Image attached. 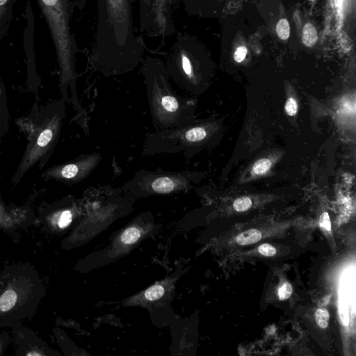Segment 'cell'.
Segmentation results:
<instances>
[{"label":"cell","instance_id":"cell-14","mask_svg":"<svg viewBox=\"0 0 356 356\" xmlns=\"http://www.w3.org/2000/svg\"><path fill=\"white\" fill-rule=\"evenodd\" d=\"M17 298V294L13 290H7L0 298V309L3 312L8 311L15 305Z\"/></svg>","mask_w":356,"mask_h":356},{"label":"cell","instance_id":"cell-11","mask_svg":"<svg viewBox=\"0 0 356 356\" xmlns=\"http://www.w3.org/2000/svg\"><path fill=\"white\" fill-rule=\"evenodd\" d=\"M15 0H0V42L10 27Z\"/></svg>","mask_w":356,"mask_h":356},{"label":"cell","instance_id":"cell-17","mask_svg":"<svg viewBox=\"0 0 356 356\" xmlns=\"http://www.w3.org/2000/svg\"><path fill=\"white\" fill-rule=\"evenodd\" d=\"M276 32L282 40H286L290 35V26L286 19H281L276 26Z\"/></svg>","mask_w":356,"mask_h":356},{"label":"cell","instance_id":"cell-8","mask_svg":"<svg viewBox=\"0 0 356 356\" xmlns=\"http://www.w3.org/2000/svg\"><path fill=\"white\" fill-rule=\"evenodd\" d=\"M181 273H175L139 293L124 299L123 306H137L146 308L164 306L172 300L175 293V283Z\"/></svg>","mask_w":356,"mask_h":356},{"label":"cell","instance_id":"cell-24","mask_svg":"<svg viewBox=\"0 0 356 356\" xmlns=\"http://www.w3.org/2000/svg\"><path fill=\"white\" fill-rule=\"evenodd\" d=\"M247 52L248 50L245 46L238 47L234 55L235 61L238 63L243 61L246 56Z\"/></svg>","mask_w":356,"mask_h":356},{"label":"cell","instance_id":"cell-18","mask_svg":"<svg viewBox=\"0 0 356 356\" xmlns=\"http://www.w3.org/2000/svg\"><path fill=\"white\" fill-rule=\"evenodd\" d=\"M252 206V200L248 197L237 198L233 203L234 209L238 212L248 210Z\"/></svg>","mask_w":356,"mask_h":356},{"label":"cell","instance_id":"cell-10","mask_svg":"<svg viewBox=\"0 0 356 356\" xmlns=\"http://www.w3.org/2000/svg\"><path fill=\"white\" fill-rule=\"evenodd\" d=\"M179 1V0L152 1V38H165L176 32L172 12L176 4Z\"/></svg>","mask_w":356,"mask_h":356},{"label":"cell","instance_id":"cell-20","mask_svg":"<svg viewBox=\"0 0 356 356\" xmlns=\"http://www.w3.org/2000/svg\"><path fill=\"white\" fill-rule=\"evenodd\" d=\"M293 288L290 283L284 282L278 289V296L280 300L288 299L292 294Z\"/></svg>","mask_w":356,"mask_h":356},{"label":"cell","instance_id":"cell-7","mask_svg":"<svg viewBox=\"0 0 356 356\" xmlns=\"http://www.w3.org/2000/svg\"><path fill=\"white\" fill-rule=\"evenodd\" d=\"M164 63L169 76L178 86L191 92L198 90L201 79L196 45L190 35L177 32Z\"/></svg>","mask_w":356,"mask_h":356},{"label":"cell","instance_id":"cell-19","mask_svg":"<svg viewBox=\"0 0 356 356\" xmlns=\"http://www.w3.org/2000/svg\"><path fill=\"white\" fill-rule=\"evenodd\" d=\"M73 218V210L65 209L60 213L58 225L60 228H65L67 227L72 220Z\"/></svg>","mask_w":356,"mask_h":356},{"label":"cell","instance_id":"cell-6","mask_svg":"<svg viewBox=\"0 0 356 356\" xmlns=\"http://www.w3.org/2000/svg\"><path fill=\"white\" fill-rule=\"evenodd\" d=\"M207 125L193 122L181 127L147 133L142 154L154 156L183 152L186 158H190L206 142L209 135Z\"/></svg>","mask_w":356,"mask_h":356},{"label":"cell","instance_id":"cell-21","mask_svg":"<svg viewBox=\"0 0 356 356\" xmlns=\"http://www.w3.org/2000/svg\"><path fill=\"white\" fill-rule=\"evenodd\" d=\"M258 252L265 257H273L277 253V250L269 243H264L259 246Z\"/></svg>","mask_w":356,"mask_h":356},{"label":"cell","instance_id":"cell-15","mask_svg":"<svg viewBox=\"0 0 356 356\" xmlns=\"http://www.w3.org/2000/svg\"><path fill=\"white\" fill-rule=\"evenodd\" d=\"M272 165L271 161L266 158L257 161L252 166V172L255 175H263L268 171Z\"/></svg>","mask_w":356,"mask_h":356},{"label":"cell","instance_id":"cell-9","mask_svg":"<svg viewBox=\"0 0 356 356\" xmlns=\"http://www.w3.org/2000/svg\"><path fill=\"white\" fill-rule=\"evenodd\" d=\"M102 159L98 152L84 154L72 161L51 170L49 175L70 183L83 181L95 170Z\"/></svg>","mask_w":356,"mask_h":356},{"label":"cell","instance_id":"cell-2","mask_svg":"<svg viewBox=\"0 0 356 356\" xmlns=\"http://www.w3.org/2000/svg\"><path fill=\"white\" fill-rule=\"evenodd\" d=\"M140 64L155 131L181 127L193 123L194 103L172 89L164 61L147 55Z\"/></svg>","mask_w":356,"mask_h":356},{"label":"cell","instance_id":"cell-4","mask_svg":"<svg viewBox=\"0 0 356 356\" xmlns=\"http://www.w3.org/2000/svg\"><path fill=\"white\" fill-rule=\"evenodd\" d=\"M198 177L191 171H165L160 168L155 170L140 169L116 189L119 194L133 199L170 195L188 190Z\"/></svg>","mask_w":356,"mask_h":356},{"label":"cell","instance_id":"cell-13","mask_svg":"<svg viewBox=\"0 0 356 356\" xmlns=\"http://www.w3.org/2000/svg\"><path fill=\"white\" fill-rule=\"evenodd\" d=\"M318 40L316 28L311 23H307L302 31V42L308 47H313Z\"/></svg>","mask_w":356,"mask_h":356},{"label":"cell","instance_id":"cell-22","mask_svg":"<svg viewBox=\"0 0 356 356\" xmlns=\"http://www.w3.org/2000/svg\"><path fill=\"white\" fill-rule=\"evenodd\" d=\"M285 111L290 116H293L297 113L298 104L294 98L290 97L287 99L285 104Z\"/></svg>","mask_w":356,"mask_h":356},{"label":"cell","instance_id":"cell-23","mask_svg":"<svg viewBox=\"0 0 356 356\" xmlns=\"http://www.w3.org/2000/svg\"><path fill=\"white\" fill-rule=\"evenodd\" d=\"M319 225L326 231H331V222L327 212H323L319 218Z\"/></svg>","mask_w":356,"mask_h":356},{"label":"cell","instance_id":"cell-1","mask_svg":"<svg viewBox=\"0 0 356 356\" xmlns=\"http://www.w3.org/2000/svg\"><path fill=\"white\" fill-rule=\"evenodd\" d=\"M132 3L97 0V26L88 63L104 76L132 72L144 58V42L134 27Z\"/></svg>","mask_w":356,"mask_h":356},{"label":"cell","instance_id":"cell-16","mask_svg":"<svg viewBox=\"0 0 356 356\" xmlns=\"http://www.w3.org/2000/svg\"><path fill=\"white\" fill-rule=\"evenodd\" d=\"M330 314L325 308H319L315 312V321L317 325L323 329L328 326Z\"/></svg>","mask_w":356,"mask_h":356},{"label":"cell","instance_id":"cell-5","mask_svg":"<svg viewBox=\"0 0 356 356\" xmlns=\"http://www.w3.org/2000/svg\"><path fill=\"white\" fill-rule=\"evenodd\" d=\"M157 229L158 226L151 211L140 213L125 227L115 233L106 246L89 254L86 259V268L90 271L128 254Z\"/></svg>","mask_w":356,"mask_h":356},{"label":"cell","instance_id":"cell-3","mask_svg":"<svg viewBox=\"0 0 356 356\" xmlns=\"http://www.w3.org/2000/svg\"><path fill=\"white\" fill-rule=\"evenodd\" d=\"M48 25L56 49L60 70V80L67 99V89L70 88L72 101L83 130L88 129L87 114L80 105L76 88L75 70L77 47L70 26L74 8L72 0H37Z\"/></svg>","mask_w":356,"mask_h":356},{"label":"cell","instance_id":"cell-12","mask_svg":"<svg viewBox=\"0 0 356 356\" xmlns=\"http://www.w3.org/2000/svg\"><path fill=\"white\" fill-rule=\"evenodd\" d=\"M261 232L257 229H249L239 234L236 237L238 245H245L255 243L261 239Z\"/></svg>","mask_w":356,"mask_h":356}]
</instances>
